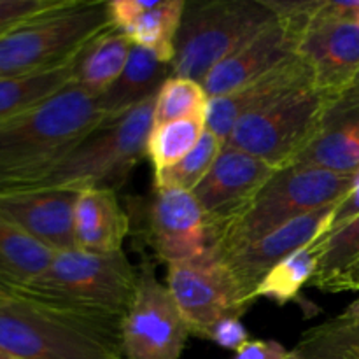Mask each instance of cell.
<instances>
[{
  "mask_svg": "<svg viewBox=\"0 0 359 359\" xmlns=\"http://www.w3.org/2000/svg\"><path fill=\"white\" fill-rule=\"evenodd\" d=\"M105 121L97 95L70 83L0 125V191L65 156Z\"/></svg>",
  "mask_w": 359,
  "mask_h": 359,
  "instance_id": "cell-1",
  "label": "cell"
},
{
  "mask_svg": "<svg viewBox=\"0 0 359 359\" xmlns=\"http://www.w3.org/2000/svg\"><path fill=\"white\" fill-rule=\"evenodd\" d=\"M0 349L13 359H114L121 321L74 314L28 297L0 293Z\"/></svg>",
  "mask_w": 359,
  "mask_h": 359,
  "instance_id": "cell-2",
  "label": "cell"
},
{
  "mask_svg": "<svg viewBox=\"0 0 359 359\" xmlns=\"http://www.w3.org/2000/svg\"><path fill=\"white\" fill-rule=\"evenodd\" d=\"M154 102L156 98H149L123 116L107 119L65 156L2 191H83L90 188L118 191L128 181L133 168L146 156L147 137L154 123Z\"/></svg>",
  "mask_w": 359,
  "mask_h": 359,
  "instance_id": "cell-3",
  "label": "cell"
},
{
  "mask_svg": "<svg viewBox=\"0 0 359 359\" xmlns=\"http://www.w3.org/2000/svg\"><path fill=\"white\" fill-rule=\"evenodd\" d=\"M358 179L359 174H335L309 165L277 168L231 219L210 230L212 252L221 259L297 217L337 205Z\"/></svg>",
  "mask_w": 359,
  "mask_h": 359,
  "instance_id": "cell-4",
  "label": "cell"
},
{
  "mask_svg": "<svg viewBox=\"0 0 359 359\" xmlns=\"http://www.w3.org/2000/svg\"><path fill=\"white\" fill-rule=\"evenodd\" d=\"M137 287L139 272L123 251L93 255L70 249L56 252L44 272L13 294L74 314L123 321Z\"/></svg>",
  "mask_w": 359,
  "mask_h": 359,
  "instance_id": "cell-5",
  "label": "cell"
},
{
  "mask_svg": "<svg viewBox=\"0 0 359 359\" xmlns=\"http://www.w3.org/2000/svg\"><path fill=\"white\" fill-rule=\"evenodd\" d=\"M109 27L107 2L63 0L0 35V79L58 69Z\"/></svg>",
  "mask_w": 359,
  "mask_h": 359,
  "instance_id": "cell-6",
  "label": "cell"
},
{
  "mask_svg": "<svg viewBox=\"0 0 359 359\" xmlns=\"http://www.w3.org/2000/svg\"><path fill=\"white\" fill-rule=\"evenodd\" d=\"M276 14L266 0L186 2L175 41L172 77L202 84L207 74L258 35Z\"/></svg>",
  "mask_w": 359,
  "mask_h": 359,
  "instance_id": "cell-7",
  "label": "cell"
},
{
  "mask_svg": "<svg viewBox=\"0 0 359 359\" xmlns=\"http://www.w3.org/2000/svg\"><path fill=\"white\" fill-rule=\"evenodd\" d=\"M330 100L332 95L316 86L293 91L242 118L228 135L226 146L245 151L276 170L287 167L318 135Z\"/></svg>",
  "mask_w": 359,
  "mask_h": 359,
  "instance_id": "cell-8",
  "label": "cell"
},
{
  "mask_svg": "<svg viewBox=\"0 0 359 359\" xmlns=\"http://www.w3.org/2000/svg\"><path fill=\"white\" fill-rule=\"evenodd\" d=\"M191 335L170 291L144 263L135 300L121 321L125 359H181Z\"/></svg>",
  "mask_w": 359,
  "mask_h": 359,
  "instance_id": "cell-9",
  "label": "cell"
},
{
  "mask_svg": "<svg viewBox=\"0 0 359 359\" xmlns=\"http://www.w3.org/2000/svg\"><path fill=\"white\" fill-rule=\"evenodd\" d=\"M167 287L189 333L200 339H209L221 319L242 318L249 311L233 277L212 251L191 262L168 265Z\"/></svg>",
  "mask_w": 359,
  "mask_h": 359,
  "instance_id": "cell-10",
  "label": "cell"
},
{
  "mask_svg": "<svg viewBox=\"0 0 359 359\" xmlns=\"http://www.w3.org/2000/svg\"><path fill=\"white\" fill-rule=\"evenodd\" d=\"M146 238L153 255L167 266L212 251L205 214L193 193L182 189H156L147 209Z\"/></svg>",
  "mask_w": 359,
  "mask_h": 359,
  "instance_id": "cell-11",
  "label": "cell"
},
{
  "mask_svg": "<svg viewBox=\"0 0 359 359\" xmlns=\"http://www.w3.org/2000/svg\"><path fill=\"white\" fill-rule=\"evenodd\" d=\"M335 205L309 212L284 224L266 237L223 256L221 262L233 277L241 293L242 304L248 309L255 304V293L266 273L279 265L284 258L298 249L325 237L332 226V216Z\"/></svg>",
  "mask_w": 359,
  "mask_h": 359,
  "instance_id": "cell-12",
  "label": "cell"
},
{
  "mask_svg": "<svg viewBox=\"0 0 359 359\" xmlns=\"http://www.w3.org/2000/svg\"><path fill=\"white\" fill-rule=\"evenodd\" d=\"M273 172L276 168L259 158L224 144L210 170L191 191L210 230L231 219Z\"/></svg>",
  "mask_w": 359,
  "mask_h": 359,
  "instance_id": "cell-13",
  "label": "cell"
},
{
  "mask_svg": "<svg viewBox=\"0 0 359 359\" xmlns=\"http://www.w3.org/2000/svg\"><path fill=\"white\" fill-rule=\"evenodd\" d=\"M76 189H20L0 193V217L55 252L76 248Z\"/></svg>",
  "mask_w": 359,
  "mask_h": 359,
  "instance_id": "cell-14",
  "label": "cell"
},
{
  "mask_svg": "<svg viewBox=\"0 0 359 359\" xmlns=\"http://www.w3.org/2000/svg\"><path fill=\"white\" fill-rule=\"evenodd\" d=\"M297 55L311 69L319 91L340 95L359 72V21L314 20L298 41Z\"/></svg>",
  "mask_w": 359,
  "mask_h": 359,
  "instance_id": "cell-15",
  "label": "cell"
},
{
  "mask_svg": "<svg viewBox=\"0 0 359 359\" xmlns=\"http://www.w3.org/2000/svg\"><path fill=\"white\" fill-rule=\"evenodd\" d=\"M307 86H314L311 69L298 55L291 56L252 83L224 97L212 98L207 109V128L226 144L228 135L242 118Z\"/></svg>",
  "mask_w": 359,
  "mask_h": 359,
  "instance_id": "cell-16",
  "label": "cell"
},
{
  "mask_svg": "<svg viewBox=\"0 0 359 359\" xmlns=\"http://www.w3.org/2000/svg\"><path fill=\"white\" fill-rule=\"evenodd\" d=\"M297 35L276 18L233 55L214 67L202 81L203 90L210 100L224 97L290 60L297 55Z\"/></svg>",
  "mask_w": 359,
  "mask_h": 359,
  "instance_id": "cell-17",
  "label": "cell"
},
{
  "mask_svg": "<svg viewBox=\"0 0 359 359\" xmlns=\"http://www.w3.org/2000/svg\"><path fill=\"white\" fill-rule=\"evenodd\" d=\"M291 165L359 174V88L332 97L321 130Z\"/></svg>",
  "mask_w": 359,
  "mask_h": 359,
  "instance_id": "cell-18",
  "label": "cell"
},
{
  "mask_svg": "<svg viewBox=\"0 0 359 359\" xmlns=\"http://www.w3.org/2000/svg\"><path fill=\"white\" fill-rule=\"evenodd\" d=\"M130 231V219L118 198L109 188H90L79 191L74 210L76 248L93 255L123 251Z\"/></svg>",
  "mask_w": 359,
  "mask_h": 359,
  "instance_id": "cell-19",
  "label": "cell"
},
{
  "mask_svg": "<svg viewBox=\"0 0 359 359\" xmlns=\"http://www.w3.org/2000/svg\"><path fill=\"white\" fill-rule=\"evenodd\" d=\"M170 77L172 63L161 62L156 55L133 44L121 76L98 97L105 121L123 116L149 98H156Z\"/></svg>",
  "mask_w": 359,
  "mask_h": 359,
  "instance_id": "cell-20",
  "label": "cell"
},
{
  "mask_svg": "<svg viewBox=\"0 0 359 359\" xmlns=\"http://www.w3.org/2000/svg\"><path fill=\"white\" fill-rule=\"evenodd\" d=\"M132 46L123 32L112 27L95 35L74 60L72 84L100 97L125 70Z\"/></svg>",
  "mask_w": 359,
  "mask_h": 359,
  "instance_id": "cell-21",
  "label": "cell"
},
{
  "mask_svg": "<svg viewBox=\"0 0 359 359\" xmlns=\"http://www.w3.org/2000/svg\"><path fill=\"white\" fill-rule=\"evenodd\" d=\"M56 252L0 217V293H18L44 272Z\"/></svg>",
  "mask_w": 359,
  "mask_h": 359,
  "instance_id": "cell-22",
  "label": "cell"
},
{
  "mask_svg": "<svg viewBox=\"0 0 359 359\" xmlns=\"http://www.w3.org/2000/svg\"><path fill=\"white\" fill-rule=\"evenodd\" d=\"M294 359H359V298L342 314L302 333Z\"/></svg>",
  "mask_w": 359,
  "mask_h": 359,
  "instance_id": "cell-23",
  "label": "cell"
},
{
  "mask_svg": "<svg viewBox=\"0 0 359 359\" xmlns=\"http://www.w3.org/2000/svg\"><path fill=\"white\" fill-rule=\"evenodd\" d=\"M184 7L186 0H158L153 9L140 14L123 34L132 44L147 49L161 62L172 63Z\"/></svg>",
  "mask_w": 359,
  "mask_h": 359,
  "instance_id": "cell-24",
  "label": "cell"
},
{
  "mask_svg": "<svg viewBox=\"0 0 359 359\" xmlns=\"http://www.w3.org/2000/svg\"><path fill=\"white\" fill-rule=\"evenodd\" d=\"M74 60L35 76L0 79V125L69 86L74 77Z\"/></svg>",
  "mask_w": 359,
  "mask_h": 359,
  "instance_id": "cell-25",
  "label": "cell"
},
{
  "mask_svg": "<svg viewBox=\"0 0 359 359\" xmlns=\"http://www.w3.org/2000/svg\"><path fill=\"white\" fill-rule=\"evenodd\" d=\"M318 241L298 249L297 252L284 258L279 265L273 266L256 290L255 302L258 298H266L277 305L293 302L300 294L302 287L311 284L314 279L319 262Z\"/></svg>",
  "mask_w": 359,
  "mask_h": 359,
  "instance_id": "cell-26",
  "label": "cell"
},
{
  "mask_svg": "<svg viewBox=\"0 0 359 359\" xmlns=\"http://www.w3.org/2000/svg\"><path fill=\"white\" fill-rule=\"evenodd\" d=\"M207 130V118H188L177 121L153 125L147 137L146 156L149 158L154 174L174 167L188 156Z\"/></svg>",
  "mask_w": 359,
  "mask_h": 359,
  "instance_id": "cell-27",
  "label": "cell"
},
{
  "mask_svg": "<svg viewBox=\"0 0 359 359\" xmlns=\"http://www.w3.org/2000/svg\"><path fill=\"white\" fill-rule=\"evenodd\" d=\"M319 262L311 286L321 290L328 280L359 262V214L318 241Z\"/></svg>",
  "mask_w": 359,
  "mask_h": 359,
  "instance_id": "cell-28",
  "label": "cell"
},
{
  "mask_svg": "<svg viewBox=\"0 0 359 359\" xmlns=\"http://www.w3.org/2000/svg\"><path fill=\"white\" fill-rule=\"evenodd\" d=\"M209 102L210 98L200 83L184 77H170L156 95L153 125L188 118H207Z\"/></svg>",
  "mask_w": 359,
  "mask_h": 359,
  "instance_id": "cell-29",
  "label": "cell"
},
{
  "mask_svg": "<svg viewBox=\"0 0 359 359\" xmlns=\"http://www.w3.org/2000/svg\"><path fill=\"white\" fill-rule=\"evenodd\" d=\"M223 146L224 144L207 128L188 156L182 158L174 167L154 174V189L172 188L191 193L210 170Z\"/></svg>",
  "mask_w": 359,
  "mask_h": 359,
  "instance_id": "cell-30",
  "label": "cell"
},
{
  "mask_svg": "<svg viewBox=\"0 0 359 359\" xmlns=\"http://www.w3.org/2000/svg\"><path fill=\"white\" fill-rule=\"evenodd\" d=\"M62 2L63 0H0V35Z\"/></svg>",
  "mask_w": 359,
  "mask_h": 359,
  "instance_id": "cell-31",
  "label": "cell"
},
{
  "mask_svg": "<svg viewBox=\"0 0 359 359\" xmlns=\"http://www.w3.org/2000/svg\"><path fill=\"white\" fill-rule=\"evenodd\" d=\"M156 2L158 0H151V2H147V0H112V2H107V14L109 21H111V27L123 32L140 14L153 9L156 6Z\"/></svg>",
  "mask_w": 359,
  "mask_h": 359,
  "instance_id": "cell-32",
  "label": "cell"
},
{
  "mask_svg": "<svg viewBox=\"0 0 359 359\" xmlns=\"http://www.w3.org/2000/svg\"><path fill=\"white\" fill-rule=\"evenodd\" d=\"M209 340L217 344L219 347L237 353L249 339L248 330L241 323V318H224L210 330Z\"/></svg>",
  "mask_w": 359,
  "mask_h": 359,
  "instance_id": "cell-33",
  "label": "cell"
},
{
  "mask_svg": "<svg viewBox=\"0 0 359 359\" xmlns=\"http://www.w3.org/2000/svg\"><path fill=\"white\" fill-rule=\"evenodd\" d=\"M231 359H294L293 351L276 340H248Z\"/></svg>",
  "mask_w": 359,
  "mask_h": 359,
  "instance_id": "cell-34",
  "label": "cell"
},
{
  "mask_svg": "<svg viewBox=\"0 0 359 359\" xmlns=\"http://www.w3.org/2000/svg\"><path fill=\"white\" fill-rule=\"evenodd\" d=\"M359 214V179L353 189L340 200L339 203L333 209L332 216V226H330V231L337 230V228L344 226L346 223H349L351 219H354ZM328 231V233H330Z\"/></svg>",
  "mask_w": 359,
  "mask_h": 359,
  "instance_id": "cell-35",
  "label": "cell"
},
{
  "mask_svg": "<svg viewBox=\"0 0 359 359\" xmlns=\"http://www.w3.org/2000/svg\"><path fill=\"white\" fill-rule=\"evenodd\" d=\"M321 290L330 291V293H342V291H358L359 293V262L328 280Z\"/></svg>",
  "mask_w": 359,
  "mask_h": 359,
  "instance_id": "cell-36",
  "label": "cell"
},
{
  "mask_svg": "<svg viewBox=\"0 0 359 359\" xmlns=\"http://www.w3.org/2000/svg\"><path fill=\"white\" fill-rule=\"evenodd\" d=\"M0 359H13V358H11L9 354H7V353H4V351L0 349Z\"/></svg>",
  "mask_w": 359,
  "mask_h": 359,
  "instance_id": "cell-37",
  "label": "cell"
},
{
  "mask_svg": "<svg viewBox=\"0 0 359 359\" xmlns=\"http://www.w3.org/2000/svg\"><path fill=\"white\" fill-rule=\"evenodd\" d=\"M351 86H354V88H359V72H358L356 79H354V83H353V84H351Z\"/></svg>",
  "mask_w": 359,
  "mask_h": 359,
  "instance_id": "cell-38",
  "label": "cell"
},
{
  "mask_svg": "<svg viewBox=\"0 0 359 359\" xmlns=\"http://www.w3.org/2000/svg\"><path fill=\"white\" fill-rule=\"evenodd\" d=\"M114 359H125V358H114Z\"/></svg>",
  "mask_w": 359,
  "mask_h": 359,
  "instance_id": "cell-39",
  "label": "cell"
}]
</instances>
